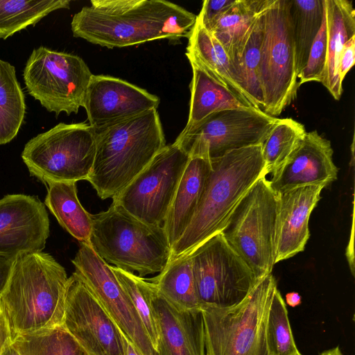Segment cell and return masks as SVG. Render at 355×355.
<instances>
[{
  "label": "cell",
  "instance_id": "obj_1",
  "mask_svg": "<svg viewBox=\"0 0 355 355\" xmlns=\"http://www.w3.org/2000/svg\"><path fill=\"white\" fill-rule=\"evenodd\" d=\"M71 22L73 37L108 49L188 38L197 15L164 0H92Z\"/></svg>",
  "mask_w": 355,
  "mask_h": 355
},
{
  "label": "cell",
  "instance_id": "obj_2",
  "mask_svg": "<svg viewBox=\"0 0 355 355\" xmlns=\"http://www.w3.org/2000/svg\"><path fill=\"white\" fill-rule=\"evenodd\" d=\"M68 277L64 268L46 252L17 256L0 308L12 338L62 326Z\"/></svg>",
  "mask_w": 355,
  "mask_h": 355
},
{
  "label": "cell",
  "instance_id": "obj_3",
  "mask_svg": "<svg viewBox=\"0 0 355 355\" xmlns=\"http://www.w3.org/2000/svg\"><path fill=\"white\" fill-rule=\"evenodd\" d=\"M96 130V154L87 180L102 200L121 192L166 146L157 110Z\"/></svg>",
  "mask_w": 355,
  "mask_h": 355
},
{
  "label": "cell",
  "instance_id": "obj_4",
  "mask_svg": "<svg viewBox=\"0 0 355 355\" xmlns=\"http://www.w3.org/2000/svg\"><path fill=\"white\" fill-rule=\"evenodd\" d=\"M262 145L233 150L210 159L211 169L194 216L172 247L169 261L189 253L221 232L243 196L259 178L266 176Z\"/></svg>",
  "mask_w": 355,
  "mask_h": 355
},
{
  "label": "cell",
  "instance_id": "obj_5",
  "mask_svg": "<svg viewBox=\"0 0 355 355\" xmlns=\"http://www.w3.org/2000/svg\"><path fill=\"white\" fill-rule=\"evenodd\" d=\"M91 217L90 245L107 263L143 277L168 263L171 247L162 226L146 224L114 203Z\"/></svg>",
  "mask_w": 355,
  "mask_h": 355
},
{
  "label": "cell",
  "instance_id": "obj_6",
  "mask_svg": "<svg viewBox=\"0 0 355 355\" xmlns=\"http://www.w3.org/2000/svg\"><path fill=\"white\" fill-rule=\"evenodd\" d=\"M277 288L272 273L230 307L200 306L206 355H271L266 339L268 310Z\"/></svg>",
  "mask_w": 355,
  "mask_h": 355
},
{
  "label": "cell",
  "instance_id": "obj_7",
  "mask_svg": "<svg viewBox=\"0 0 355 355\" xmlns=\"http://www.w3.org/2000/svg\"><path fill=\"white\" fill-rule=\"evenodd\" d=\"M278 196L266 176L259 178L243 196L221 233L261 279L275 264Z\"/></svg>",
  "mask_w": 355,
  "mask_h": 355
},
{
  "label": "cell",
  "instance_id": "obj_8",
  "mask_svg": "<svg viewBox=\"0 0 355 355\" xmlns=\"http://www.w3.org/2000/svg\"><path fill=\"white\" fill-rule=\"evenodd\" d=\"M96 154V130L85 122L60 123L31 139L21 158L43 183L87 180Z\"/></svg>",
  "mask_w": 355,
  "mask_h": 355
},
{
  "label": "cell",
  "instance_id": "obj_9",
  "mask_svg": "<svg viewBox=\"0 0 355 355\" xmlns=\"http://www.w3.org/2000/svg\"><path fill=\"white\" fill-rule=\"evenodd\" d=\"M289 8V0H268L263 12L262 111L275 117L295 99L299 88Z\"/></svg>",
  "mask_w": 355,
  "mask_h": 355
},
{
  "label": "cell",
  "instance_id": "obj_10",
  "mask_svg": "<svg viewBox=\"0 0 355 355\" xmlns=\"http://www.w3.org/2000/svg\"><path fill=\"white\" fill-rule=\"evenodd\" d=\"M200 306H233L242 302L259 279L221 232L189 253Z\"/></svg>",
  "mask_w": 355,
  "mask_h": 355
},
{
  "label": "cell",
  "instance_id": "obj_11",
  "mask_svg": "<svg viewBox=\"0 0 355 355\" xmlns=\"http://www.w3.org/2000/svg\"><path fill=\"white\" fill-rule=\"evenodd\" d=\"M92 75L80 57L44 46L33 50L23 71L28 93L56 116L78 113Z\"/></svg>",
  "mask_w": 355,
  "mask_h": 355
},
{
  "label": "cell",
  "instance_id": "obj_12",
  "mask_svg": "<svg viewBox=\"0 0 355 355\" xmlns=\"http://www.w3.org/2000/svg\"><path fill=\"white\" fill-rule=\"evenodd\" d=\"M278 120L255 107L224 110L183 130L175 143L190 157L212 159L233 150L263 144Z\"/></svg>",
  "mask_w": 355,
  "mask_h": 355
},
{
  "label": "cell",
  "instance_id": "obj_13",
  "mask_svg": "<svg viewBox=\"0 0 355 355\" xmlns=\"http://www.w3.org/2000/svg\"><path fill=\"white\" fill-rule=\"evenodd\" d=\"M190 159L176 143L166 145L121 192L112 198L141 221L162 226Z\"/></svg>",
  "mask_w": 355,
  "mask_h": 355
},
{
  "label": "cell",
  "instance_id": "obj_14",
  "mask_svg": "<svg viewBox=\"0 0 355 355\" xmlns=\"http://www.w3.org/2000/svg\"><path fill=\"white\" fill-rule=\"evenodd\" d=\"M71 262L75 272L99 301L121 333L140 354L159 355L111 266L96 254L90 244L84 243H80Z\"/></svg>",
  "mask_w": 355,
  "mask_h": 355
},
{
  "label": "cell",
  "instance_id": "obj_15",
  "mask_svg": "<svg viewBox=\"0 0 355 355\" xmlns=\"http://www.w3.org/2000/svg\"><path fill=\"white\" fill-rule=\"evenodd\" d=\"M62 326L92 355H124L121 331L76 272L68 278Z\"/></svg>",
  "mask_w": 355,
  "mask_h": 355
},
{
  "label": "cell",
  "instance_id": "obj_16",
  "mask_svg": "<svg viewBox=\"0 0 355 355\" xmlns=\"http://www.w3.org/2000/svg\"><path fill=\"white\" fill-rule=\"evenodd\" d=\"M50 222L44 204L35 196L0 198V254L12 257L45 248Z\"/></svg>",
  "mask_w": 355,
  "mask_h": 355
},
{
  "label": "cell",
  "instance_id": "obj_17",
  "mask_svg": "<svg viewBox=\"0 0 355 355\" xmlns=\"http://www.w3.org/2000/svg\"><path fill=\"white\" fill-rule=\"evenodd\" d=\"M157 96L124 80L92 75L83 107L89 124L98 129L153 110H157Z\"/></svg>",
  "mask_w": 355,
  "mask_h": 355
},
{
  "label": "cell",
  "instance_id": "obj_18",
  "mask_svg": "<svg viewBox=\"0 0 355 355\" xmlns=\"http://www.w3.org/2000/svg\"><path fill=\"white\" fill-rule=\"evenodd\" d=\"M333 154L329 140L317 130L306 132L297 150L272 174L270 187L277 194L309 185L327 187L337 179L338 172Z\"/></svg>",
  "mask_w": 355,
  "mask_h": 355
},
{
  "label": "cell",
  "instance_id": "obj_19",
  "mask_svg": "<svg viewBox=\"0 0 355 355\" xmlns=\"http://www.w3.org/2000/svg\"><path fill=\"white\" fill-rule=\"evenodd\" d=\"M148 282L159 334V355H206L200 308H178L162 296L154 284Z\"/></svg>",
  "mask_w": 355,
  "mask_h": 355
},
{
  "label": "cell",
  "instance_id": "obj_20",
  "mask_svg": "<svg viewBox=\"0 0 355 355\" xmlns=\"http://www.w3.org/2000/svg\"><path fill=\"white\" fill-rule=\"evenodd\" d=\"M325 187L309 185L277 194L275 263L304 250L310 236L309 218Z\"/></svg>",
  "mask_w": 355,
  "mask_h": 355
},
{
  "label": "cell",
  "instance_id": "obj_21",
  "mask_svg": "<svg viewBox=\"0 0 355 355\" xmlns=\"http://www.w3.org/2000/svg\"><path fill=\"white\" fill-rule=\"evenodd\" d=\"M211 169L210 159L190 157L162 225L171 248L189 225Z\"/></svg>",
  "mask_w": 355,
  "mask_h": 355
},
{
  "label": "cell",
  "instance_id": "obj_22",
  "mask_svg": "<svg viewBox=\"0 0 355 355\" xmlns=\"http://www.w3.org/2000/svg\"><path fill=\"white\" fill-rule=\"evenodd\" d=\"M327 27V58L321 83L340 100L343 89L339 78L340 58L345 43L355 35V10L349 0H324Z\"/></svg>",
  "mask_w": 355,
  "mask_h": 355
},
{
  "label": "cell",
  "instance_id": "obj_23",
  "mask_svg": "<svg viewBox=\"0 0 355 355\" xmlns=\"http://www.w3.org/2000/svg\"><path fill=\"white\" fill-rule=\"evenodd\" d=\"M193 76L191 82L188 130L209 115L224 110L254 107L230 89L214 79L196 62L189 60Z\"/></svg>",
  "mask_w": 355,
  "mask_h": 355
},
{
  "label": "cell",
  "instance_id": "obj_24",
  "mask_svg": "<svg viewBox=\"0 0 355 355\" xmlns=\"http://www.w3.org/2000/svg\"><path fill=\"white\" fill-rule=\"evenodd\" d=\"M188 40L186 55L189 60L198 63L214 79L248 101L228 55L221 44L205 28L198 15Z\"/></svg>",
  "mask_w": 355,
  "mask_h": 355
},
{
  "label": "cell",
  "instance_id": "obj_25",
  "mask_svg": "<svg viewBox=\"0 0 355 355\" xmlns=\"http://www.w3.org/2000/svg\"><path fill=\"white\" fill-rule=\"evenodd\" d=\"M266 1L235 0L233 5L207 30L221 44L235 70L255 19Z\"/></svg>",
  "mask_w": 355,
  "mask_h": 355
},
{
  "label": "cell",
  "instance_id": "obj_26",
  "mask_svg": "<svg viewBox=\"0 0 355 355\" xmlns=\"http://www.w3.org/2000/svg\"><path fill=\"white\" fill-rule=\"evenodd\" d=\"M44 205L55 217L60 226L80 243H89L92 220L80 202L76 182H50L46 184Z\"/></svg>",
  "mask_w": 355,
  "mask_h": 355
},
{
  "label": "cell",
  "instance_id": "obj_27",
  "mask_svg": "<svg viewBox=\"0 0 355 355\" xmlns=\"http://www.w3.org/2000/svg\"><path fill=\"white\" fill-rule=\"evenodd\" d=\"M148 279L162 296L178 308H200L189 254L169 261L158 275Z\"/></svg>",
  "mask_w": 355,
  "mask_h": 355
},
{
  "label": "cell",
  "instance_id": "obj_28",
  "mask_svg": "<svg viewBox=\"0 0 355 355\" xmlns=\"http://www.w3.org/2000/svg\"><path fill=\"white\" fill-rule=\"evenodd\" d=\"M26 110L25 96L15 67L0 59V145L16 137L24 121Z\"/></svg>",
  "mask_w": 355,
  "mask_h": 355
},
{
  "label": "cell",
  "instance_id": "obj_29",
  "mask_svg": "<svg viewBox=\"0 0 355 355\" xmlns=\"http://www.w3.org/2000/svg\"><path fill=\"white\" fill-rule=\"evenodd\" d=\"M297 75L305 67L324 14V0H289Z\"/></svg>",
  "mask_w": 355,
  "mask_h": 355
},
{
  "label": "cell",
  "instance_id": "obj_30",
  "mask_svg": "<svg viewBox=\"0 0 355 355\" xmlns=\"http://www.w3.org/2000/svg\"><path fill=\"white\" fill-rule=\"evenodd\" d=\"M69 0H0V38L35 26L51 12L69 9Z\"/></svg>",
  "mask_w": 355,
  "mask_h": 355
},
{
  "label": "cell",
  "instance_id": "obj_31",
  "mask_svg": "<svg viewBox=\"0 0 355 355\" xmlns=\"http://www.w3.org/2000/svg\"><path fill=\"white\" fill-rule=\"evenodd\" d=\"M264 7L255 19L236 66V71L247 99L254 107L261 110L263 107V98L260 77V59Z\"/></svg>",
  "mask_w": 355,
  "mask_h": 355
},
{
  "label": "cell",
  "instance_id": "obj_32",
  "mask_svg": "<svg viewBox=\"0 0 355 355\" xmlns=\"http://www.w3.org/2000/svg\"><path fill=\"white\" fill-rule=\"evenodd\" d=\"M11 345L19 355H92L63 326L17 335Z\"/></svg>",
  "mask_w": 355,
  "mask_h": 355
},
{
  "label": "cell",
  "instance_id": "obj_33",
  "mask_svg": "<svg viewBox=\"0 0 355 355\" xmlns=\"http://www.w3.org/2000/svg\"><path fill=\"white\" fill-rule=\"evenodd\" d=\"M306 131L303 124L291 118L279 119L262 145L264 175L281 168L302 142Z\"/></svg>",
  "mask_w": 355,
  "mask_h": 355
},
{
  "label": "cell",
  "instance_id": "obj_34",
  "mask_svg": "<svg viewBox=\"0 0 355 355\" xmlns=\"http://www.w3.org/2000/svg\"><path fill=\"white\" fill-rule=\"evenodd\" d=\"M111 268L136 309L148 336L157 350L159 334L151 304L148 280L113 266H111Z\"/></svg>",
  "mask_w": 355,
  "mask_h": 355
},
{
  "label": "cell",
  "instance_id": "obj_35",
  "mask_svg": "<svg viewBox=\"0 0 355 355\" xmlns=\"http://www.w3.org/2000/svg\"><path fill=\"white\" fill-rule=\"evenodd\" d=\"M266 339L271 355H295L299 352L292 334L286 303L277 288L268 310Z\"/></svg>",
  "mask_w": 355,
  "mask_h": 355
},
{
  "label": "cell",
  "instance_id": "obj_36",
  "mask_svg": "<svg viewBox=\"0 0 355 355\" xmlns=\"http://www.w3.org/2000/svg\"><path fill=\"white\" fill-rule=\"evenodd\" d=\"M327 58V27L325 10L320 30L310 49L305 67L297 75L299 87L311 81L321 82Z\"/></svg>",
  "mask_w": 355,
  "mask_h": 355
},
{
  "label": "cell",
  "instance_id": "obj_37",
  "mask_svg": "<svg viewBox=\"0 0 355 355\" xmlns=\"http://www.w3.org/2000/svg\"><path fill=\"white\" fill-rule=\"evenodd\" d=\"M235 0H205L198 17L207 30L223 15Z\"/></svg>",
  "mask_w": 355,
  "mask_h": 355
},
{
  "label": "cell",
  "instance_id": "obj_38",
  "mask_svg": "<svg viewBox=\"0 0 355 355\" xmlns=\"http://www.w3.org/2000/svg\"><path fill=\"white\" fill-rule=\"evenodd\" d=\"M355 62V35L352 36L345 44L340 58L339 78L343 83L346 74Z\"/></svg>",
  "mask_w": 355,
  "mask_h": 355
},
{
  "label": "cell",
  "instance_id": "obj_39",
  "mask_svg": "<svg viewBox=\"0 0 355 355\" xmlns=\"http://www.w3.org/2000/svg\"><path fill=\"white\" fill-rule=\"evenodd\" d=\"M15 258L0 254V295L6 286Z\"/></svg>",
  "mask_w": 355,
  "mask_h": 355
},
{
  "label": "cell",
  "instance_id": "obj_40",
  "mask_svg": "<svg viewBox=\"0 0 355 355\" xmlns=\"http://www.w3.org/2000/svg\"><path fill=\"white\" fill-rule=\"evenodd\" d=\"M12 334L7 320L0 308V355L12 343Z\"/></svg>",
  "mask_w": 355,
  "mask_h": 355
},
{
  "label": "cell",
  "instance_id": "obj_41",
  "mask_svg": "<svg viewBox=\"0 0 355 355\" xmlns=\"http://www.w3.org/2000/svg\"><path fill=\"white\" fill-rule=\"evenodd\" d=\"M121 336L123 345L124 355H141L140 353L135 347V346L130 341H128L123 334Z\"/></svg>",
  "mask_w": 355,
  "mask_h": 355
},
{
  "label": "cell",
  "instance_id": "obj_42",
  "mask_svg": "<svg viewBox=\"0 0 355 355\" xmlns=\"http://www.w3.org/2000/svg\"><path fill=\"white\" fill-rule=\"evenodd\" d=\"M286 301L289 306L295 307L301 304V296L296 292L288 293L286 295Z\"/></svg>",
  "mask_w": 355,
  "mask_h": 355
},
{
  "label": "cell",
  "instance_id": "obj_43",
  "mask_svg": "<svg viewBox=\"0 0 355 355\" xmlns=\"http://www.w3.org/2000/svg\"><path fill=\"white\" fill-rule=\"evenodd\" d=\"M320 355H343L338 346L322 352Z\"/></svg>",
  "mask_w": 355,
  "mask_h": 355
},
{
  "label": "cell",
  "instance_id": "obj_44",
  "mask_svg": "<svg viewBox=\"0 0 355 355\" xmlns=\"http://www.w3.org/2000/svg\"><path fill=\"white\" fill-rule=\"evenodd\" d=\"M2 355H19L11 344L5 349Z\"/></svg>",
  "mask_w": 355,
  "mask_h": 355
},
{
  "label": "cell",
  "instance_id": "obj_45",
  "mask_svg": "<svg viewBox=\"0 0 355 355\" xmlns=\"http://www.w3.org/2000/svg\"><path fill=\"white\" fill-rule=\"evenodd\" d=\"M295 355H302V354H300V352H299L298 353L295 354Z\"/></svg>",
  "mask_w": 355,
  "mask_h": 355
}]
</instances>
